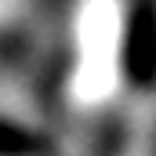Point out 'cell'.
Returning a JSON list of instances; mask_svg holds the SVG:
<instances>
[{
    "mask_svg": "<svg viewBox=\"0 0 156 156\" xmlns=\"http://www.w3.org/2000/svg\"><path fill=\"white\" fill-rule=\"evenodd\" d=\"M123 76L134 91L156 87V0H134L123 29Z\"/></svg>",
    "mask_w": 156,
    "mask_h": 156,
    "instance_id": "cell-1",
    "label": "cell"
},
{
    "mask_svg": "<svg viewBox=\"0 0 156 156\" xmlns=\"http://www.w3.org/2000/svg\"><path fill=\"white\" fill-rule=\"evenodd\" d=\"M44 153H47V138L44 134L0 120V156H44Z\"/></svg>",
    "mask_w": 156,
    "mask_h": 156,
    "instance_id": "cell-2",
    "label": "cell"
}]
</instances>
